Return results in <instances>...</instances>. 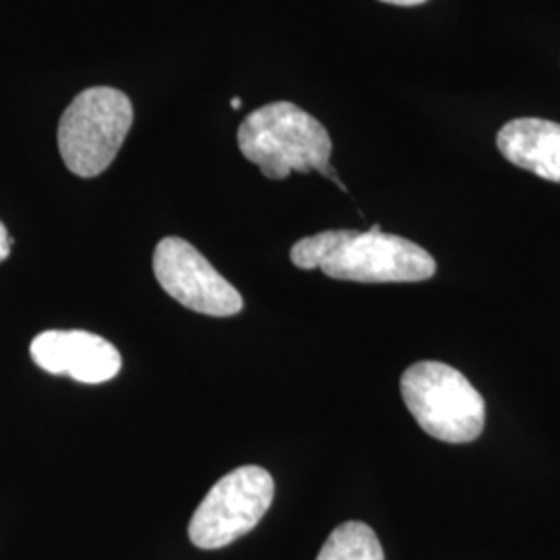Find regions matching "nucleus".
I'll return each mask as SVG.
<instances>
[{
    "instance_id": "f257e3e1",
    "label": "nucleus",
    "mask_w": 560,
    "mask_h": 560,
    "mask_svg": "<svg viewBox=\"0 0 560 560\" xmlns=\"http://www.w3.org/2000/svg\"><path fill=\"white\" fill-rule=\"evenodd\" d=\"M291 261L301 270H322L326 277L353 282H420L436 275V260L413 241L370 231L337 229L298 241Z\"/></svg>"
},
{
    "instance_id": "f03ea898",
    "label": "nucleus",
    "mask_w": 560,
    "mask_h": 560,
    "mask_svg": "<svg viewBox=\"0 0 560 560\" xmlns=\"http://www.w3.org/2000/svg\"><path fill=\"white\" fill-rule=\"evenodd\" d=\"M237 143L241 154L268 179L318 171L340 185L330 166L332 140L326 127L293 102H270L247 115L237 129Z\"/></svg>"
},
{
    "instance_id": "7ed1b4c3",
    "label": "nucleus",
    "mask_w": 560,
    "mask_h": 560,
    "mask_svg": "<svg viewBox=\"0 0 560 560\" xmlns=\"http://www.w3.org/2000/svg\"><path fill=\"white\" fill-rule=\"evenodd\" d=\"M133 125V104L120 90L96 85L65 108L57 129L65 166L81 179L102 175L119 154Z\"/></svg>"
},
{
    "instance_id": "20e7f679",
    "label": "nucleus",
    "mask_w": 560,
    "mask_h": 560,
    "mask_svg": "<svg viewBox=\"0 0 560 560\" xmlns=\"http://www.w3.org/2000/svg\"><path fill=\"white\" fill-rule=\"evenodd\" d=\"M400 395L420 423L436 441L463 444L480 439L486 402L459 370L441 361H420L400 376Z\"/></svg>"
},
{
    "instance_id": "39448f33",
    "label": "nucleus",
    "mask_w": 560,
    "mask_h": 560,
    "mask_svg": "<svg viewBox=\"0 0 560 560\" xmlns=\"http://www.w3.org/2000/svg\"><path fill=\"white\" fill-rule=\"evenodd\" d=\"M275 501V480L258 465L226 474L203 497L189 521V540L201 550H219L249 534Z\"/></svg>"
},
{
    "instance_id": "423d86ee",
    "label": "nucleus",
    "mask_w": 560,
    "mask_h": 560,
    "mask_svg": "<svg viewBox=\"0 0 560 560\" xmlns=\"http://www.w3.org/2000/svg\"><path fill=\"white\" fill-rule=\"evenodd\" d=\"M154 277L162 289L198 314L226 318L243 310L240 291L180 237H164L154 249Z\"/></svg>"
},
{
    "instance_id": "0eeeda50",
    "label": "nucleus",
    "mask_w": 560,
    "mask_h": 560,
    "mask_svg": "<svg viewBox=\"0 0 560 560\" xmlns=\"http://www.w3.org/2000/svg\"><path fill=\"white\" fill-rule=\"evenodd\" d=\"M32 360L48 374L83 384L113 381L120 372V353L113 342L85 330H46L32 340Z\"/></svg>"
},
{
    "instance_id": "6e6552de",
    "label": "nucleus",
    "mask_w": 560,
    "mask_h": 560,
    "mask_svg": "<svg viewBox=\"0 0 560 560\" xmlns=\"http://www.w3.org/2000/svg\"><path fill=\"white\" fill-rule=\"evenodd\" d=\"M497 145L511 164L560 183V122L534 117L509 120L497 136Z\"/></svg>"
},
{
    "instance_id": "1a4fd4ad",
    "label": "nucleus",
    "mask_w": 560,
    "mask_h": 560,
    "mask_svg": "<svg viewBox=\"0 0 560 560\" xmlns=\"http://www.w3.org/2000/svg\"><path fill=\"white\" fill-rule=\"evenodd\" d=\"M318 560H384V552L370 525L347 521L324 541Z\"/></svg>"
},
{
    "instance_id": "9d476101",
    "label": "nucleus",
    "mask_w": 560,
    "mask_h": 560,
    "mask_svg": "<svg viewBox=\"0 0 560 560\" xmlns=\"http://www.w3.org/2000/svg\"><path fill=\"white\" fill-rule=\"evenodd\" d=\"M11 245H13V240L9 237L7 226L0 222V261H4L11 256Z\"/></svg>"
},
{
    "instance_id": "9b49d317",
    "label": "nucleus",
    "mask_w": 560,
    "mask_h": 560,
    "mask_svg": "<svg viewBox=\"0 0 560 560\" xmlns=\"http://www.w3.org/2000/svg\"><path fill=\"white\" fill-rule=\"evenodd\" d=\"M381 2H388V4H395V7H418V4H423L428 0H381Z\"/></svg>"
},
{
    "instance_id": "f8f14e48",
    "label": "nucleus",
    "mask_w": 560,
    "mask_h": 560,
    "mask_svg": "<svg viewBox=\"0 0 560 560\" xmlns=\"http://www.w3.org/2000/svg\"><path fill=\"white\" fill-rule=\"evenodd\" d=\"M231 106H233V108H240L241 101H240V98H237V96H235V98H233V101H231Z\"/></svg>"
}]
</instances>
